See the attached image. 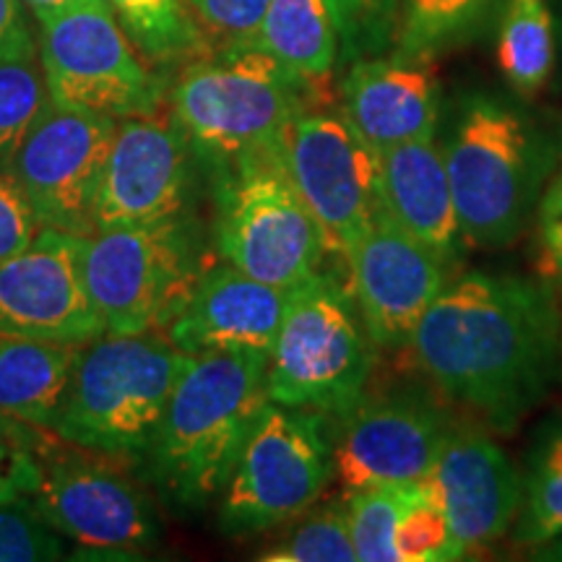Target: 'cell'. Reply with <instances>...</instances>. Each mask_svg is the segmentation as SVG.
Here are the masks:
<instances>
[{
  "label": "cell",
  "instance_id": "28",
  "mask_svg": "<svg viewBox=\"0 0 562 562\" xmlns=\"http://www.w3.org/2000/svg\"><path fill=\"white\" fill-rule=\"evenodd\" d=\"M47 97L40 50L0 53V159H13Z\"/></svg>",
  "mask_w": 562,
  "mask_h": 562
},
{
  "label": "cell",
  "instance_id": "22",
  "mask_svg": "<svg viewBox=\"0 0 562 562\" xmlns=\"http://www.w3.org/2000/svg\"><path fill=\"white\" fill-rule=\"evenodd\" d=\"M81 347L0 331V419L53 430Z\"/></svg>",
  "mask_w": 562,
  "mask_h": 562
},
{
  "label": "cell",
  "instance_id": "41",
  "mask_svg": "<svg viewBox=\"0 0 562 562\" xmlns=\"http://www.w3.org/2000/svg\"><path fill=\"white\" fill-rule=\"evenodd\" d=\"M11 427H16V422H9V419H0V430H11Z\"/></svg>",
  "mask_w": 562,
  "mask_h": 562
},
{
  "label": "cell",
  "instance_id": "31",
  "mask_svg": "<svg viewBox=\"0 0 562 562\" xmlns=\"http://www.w3.org/2000/svg\"><path fill=\"white\" fill-rule=\"evenodd\" d=\"M398 562H448L459 560L446 513L435 501L430 484L419 482L396 529Z\"/></svg>",
  "mask_w": 562,
  "mask_h": 562
},
{
  "label": "cell",
  "instance_id": "11",
  "mask_svg": "<svg viewBox=\"0 0 562 562\" xmlns=\"http://www.w3.org/2000/svg\"><path fill=\"white\" fill-rule=\"evenodd\" d=\"M37 456L40 484L32 503L68 542L97 558H133L159 542L157 505L125 461L66 440L40 442Z\"/></svg>",
  "mask_w": 562,
  "mask_h": 562
},
{
  "label": "cell",
  "instance_id": "25",
  "mask_svg": "<svg viewBox=\"0 0 562 562\" xmlns=\"http://www.w3.org/2000/svg\"><path fill=\"white\" fill-rule=\"evenodd\" d=\"M554 63L552 13L547 0H508L503 16L497 66L518 94L531 97L544 87Z\"/></svg>",
  "mask_w": 562,
  "mask_h": 562
},
{
  "label": "cell",
  "instance_id": "23",
  "mask_svg": "<svg viewBox=\"0 0 562 562\" xmlns=\"http://www.w3.org/2000/svg\"><path fill=\"white\" fill-rule=\"evenodd\" d=\"M258 45L302 81H323L339 50L326 0H271Z\"/></svg>",
  "mask_w": 562,
  "mask_h": 562
},
{
  "label": "cell",
  "instance_id": "33",
  "mask_svg": "<svg viewBox=\"0 0 562 562\" xmlns=\"http://www.w3.org/2000/svg\"><path fill=\"white\" fill-rule=\"evenodd\" d=\"M336 42L347 58L381 47L393 34L402 0H326Z\"/></svg>",
  "mask_w": 562,
  "mask_h": 562
},
{
  "label": "cell",
  "instance_id": "34",
  "mask_svg": "<svg viewBox=\"0 0 562 562\" xmlns=\"http://www.w3.org/2000/svg\"><path fill=\"white\" fill-rule=\"evenodd\" d=\"M271 0H188L206 40L227 47L258 45Z\"/></svg>",
  "mask_w": 562,
  "mask_h": 562
},
{
  "label": "cell",
  "instance_id": "26",
  "mask_svg": "<svg viewBox=\"0 0 562 562\" xmlns=\"http://www.w3.org/2000/svg\"><path fill=\"white\" fill-rule=\"evenodd\" d=\"M419 484V482H417ZM417 484L347 492V524L357 562H398L396 529Z\"/></svg>",
  "mask_w": 562,
  "mask_h": 562
},
{
  "label": "cell",
  "instance_id": "27",
  "mask_svg": "<svg viewBox=\"0 0 562 562\" xmlns=\"http://www.w3.org/2000/svg\"><path fill=\"white\" fill-rule=\"evenodd\" d=\"M518 542L552 544L562 539V425L539 442L524 482Z\"/></svg>",
  "mask_w": 562,
  "mask_h": 562
},
{
  "label": "cell",
  "instance_id": "2",
  "mask_svg": "<svg viewBox=\"0 0 562 562\" xmlns=\"http://www.w3.org/2000/svg\"><path fill=\"white\" fill-rule=\"evenodd\" d=\"M266 372V351L201 355L182 372L138 463L172 510L193 513L220 501L252 422L269 404Z\"/></svg>",
  "mask_w": 562,
  "mask_h": 562
},
{
  "label": "cell",
  "instance_id": "36",
  "mask_svg": "<svg viewBox=\"0 0 562 562\" xmlns=\"http://www.w3.org/2000/svg\"><path fill=\"white\" fill-rule=\"evenodd\" d=\"M34 427L16 425L0 430V505L32 497L40 484V456Z\"/></svg>",
  "mask_w": 562,
  "mask_h": 562
},
{
  "label": "cell",
  "instance_id": "24",
  "mask_svg": "<svg viewBox=\"0 0 562 562\" xmlns=\"http://www.w3.org/2000/svg\"><path fill=\"white\" fill-rule=\"evenodd\" d=\"M133 47L154 68L186 66L206 53L209 40L188 0H104Z\"/></svg>",
  "mask_w": 562,
  "mask_h": 562
},
{
  "label": "cell",
  "instance_id": "5",
  "mask_svg": "<svg viewBox=\"0 0 562 562\" xmlns=\"http://www.w3.org/2000/svg\"><path fill=\"white\" fill-rule=\"evenodd\" d=\"M461 237L501 248L524 229L550 154L531 125L505 104L476 97L442 149Z\"/></svg>",
  "mask_w": 562,
  "mask_h": 562
},
{
  "label": "cell",
  "instance_id": "6",
  "mask_svg": "<svg viewBox=\"0 0 562 562\" xmlns=\"http://www.w3.org/2000/svg\"><path fill=\"white\" fill-rule=\"evenodd\" d=\"M370 370L368 328L339 281L318 273L292 290L269 355V402L339 419L362 402Z\"/></svg>",
  "mask_w": 562,
  "mask_h": 562
},
{
  "label": "cell",
  "instance_id": "40",
  "mask_svg": "<svg viewBox=\"0 0 562 562\" xmlns=\"http://www.w3.org/2000/svg\"><path fill=\"white\" fill-rule=\"evenodd\" d=\"M544 558L547 560H562V539H558V542H554V547L544 554Z\"/></svg>",
  "mask_w": 562,
  "mask_h": 562
},
{
  "label": "cell",
  "instance_id": "38",
  "mask_svg": "<svg viewBox=\"0 0 562 562\" xmlns=\"http://www.w3.org/2000/svg\"><path fill=\"white\" fill-rule=\"evenodd\" d=\"M24 9V0H0V53L40 50Z\"/></svg>",
  "mask_w": 562,
  "mask_h": 562
},
{
  "label": "cell",
  "instance_id": "32",
  "mask_svg": "<svg viewBox=\"0 0 562 562\" xmlns=\"http://www.w3.org/2000/svg\"><path fill=\"white\" fill-rule=\"evenodd\" d=\"M66 552L68 539L40 516L32 497L0 505V562H53Z\"/></svg>",
  "mask_w": 562,
  "mask_h": 562
},
{
  "label": "cell",
  "instance_id": "7",
  "mask_svg": "<svg viewBox=\"0 0 562 562\" xmlns=\"http://www.w3.org/2000/svg\"><path fill=\"white\" fill-rule=\"evenodd\" d=\"M214 186V240L224 263L286 292L318 277L326 237L292 186L281 149L240 161Z\"/></svg>",
  "mask_w": 562,
  "mask_h": 562
},
{
  "label": "cell",
  "instance_id": "14",
  "mask_svg": "<svg viewBox=\"0 0 562 562\" xmlns=\"http://www.w3.org/2000/svg\"><path fill=\"white\" fill-rule=\"evenodd\" d=\"M195 167L199 161L172 121L159 115L121 121L97 195L94 232L186 216Z\"/></svg>",
  "mask_w": 562,
  "mask_h": 562
},
{
  "label": "cell",
  "instance_id": "29",
  "mask_svg": "<svg viewBox=\"0 0 562 562\" xmlns=\"http://www.w3.org/2000/svg\"><path fill=\"white\" fill-rule=\"evenodd\" d=\"M495 0H402L396 45L402 55H430L459 40Z\"/></svg>",
  "mask_w": 562,
  "mask_h": 562
},
{
  "label": "cell",
  "instance_id": "37",
  "mask_svg": "<svg viewBox=\"0 0 562 562\" xmlns=\"http://www.w3.org/2000/svg\"><path fill=\"white\" fill-rule=\"evenodd\" d=\"M539 245L544 273L562 286V170L539 203Z\"/></svg>",
  "mask_w": 562,
  "mask_h": 562
},
{
  "label": "cell",
  "instance_id": "20",
  "mask_svg": "<svg viewBox=\"0 0 562 562\" xmlns=\"http://www.w3.org/2000/svg\"><path fill=\"white\" fill-rule=\"evenodd\" d=\"M344 117L372 151L435 136L438 83L425 55L360 58L341 87Z\"/></svg>",
  "mask_w": 562,
  "mask_h": 562
},
{
  "label": "cell",
  "instance_id": "18",
  "mask_svg": "<svg viewBox=\"0 0 562 562\" xmlns=\"http://www.w3.org/2000/svg\"><path fill=\"white\" fill-rule=\"evenodd\" d=\"M427 484L446 513L459 560L497 542L521 510V476L482 432H448Z\"/></svg>",
  "mask_w": 562,
  "mask_h": 562
},
{
  "label": "cell",
  "instance_id": "30",
  "mask_svg": "<svg viewBox=\"0 0 562 562\" xmlns=\"http://www.w3.org/2000/svg\"><path fill=\"white\" fill-rule=\"evenodd\" d=\"M263 562H357L355 544L347 524V510L344 505H334L305 521L271 544L263 554Z\"/></svg>",
  "mask_w": 562,
  "mask_h": 562
},
{
  "label": "cell",
  "instance_id": "39",
  "mask_svg": "<svg viewBox=\"0 0 562 562\" xmlns=\"http://www.w3.org/2000/svg\"><path fill=\"white\" fill-rule=\"evenodd\" d=\"M83 0H24V5L34 13V19L42 21L47 16H55V13L70 9V5H79Z\"/></svg>",
  "mask_w": 562,
  "mask_h": 562
},
{
  "label": "cell",
  "instance_id": "12",
  "mask_svg": "<svg viewBox=\"0 0 562 562\" xmlns=\"http://www.w3.org/2000/svg\"><path fill=\"white\" fill-rule=\"evenodd\" d=\"M281 159L328 252L349 258L381 214V154L357 136L344 115L302 110L286 131Z\"/></svg>",
  "mask_w": 562,
  "mask_h": 562
},
{
  "label": "cell",
  "instance_id": "4",
  "mask_svg": "<svg viewBox=\"0 0 562 562\" xmlns=\"http://www.w3.org/2000/svg\"><path fill=\"white\" fill-rule=\"evenodd\" d=\"M191 360L165 331L87 341L53 425L55 438L138 467Z\"/></svg>",
  "mask_w": 562,
  "mask_h": 562
},
{
  "label": "cell",
  "instance_id": "19",
  "mask_svg": "<svg viewBox=\"0 0 562 562\" xmlns=\"http://www.w3.org/2000/svg\"><path fill=\"white\" fill-rule=\"evenodd\" d=\"M290 292L222 263L201 273L182 311L167 326V339L191 357L216 351L271 355Z\"/></svg>",
  "mask_w": 562,
  "mask_h": 562
},
{
  "label": "cell",
  "instance_id": "21",
  "mask_svg": "<svg viewBox=\"0 0 562 562\" xmlns=\"http://www.w3.org/2000/svg\"><path fill=\"white\" fill-rule=\"evenodd\" d=\"M381 214L409 232L414 240L451 263L461 227L456 216L446 157L435 138L409 140L381 154Z\"/></svg>",
  "mask_w": 562,
  "mask_h": 562
},
{
  "label": "cell",
  "instance_id": "8",
  "mask_svg": "<svg viewBox=\"0 0 562 562\" xmlns=\"http://www.w3.org/2000/svg\"><path fill=\"white\" fill-rule=\"evenodd\" d=\"M331 476L334 419L269 402L224 484L216 526L235 539L277 529L311 508Z\"/></svg>",
  "mask_w": 562,
  "mask_h": 562
},
{
  "label": "cell",
  "instance_id": "13",
  "mask_svg": "<svg viewBox=\"0 0 562 562\" xmlns=\"http://www.w3.org/2000/svg\"><path fill=\"white\" fill-rule=\"evenodd\" d=\"M117 123L47 97L11 159L42 227L94 235L97 195Z\"/></svg>",
  "mask_w": 562,
  "mask_h": 562
},
{
  "label": "cell",
  "instance_id": "35",
  "mask_svg": "<svg viewBox=\"0 0 562 562\" xmlns=\"http://www.w3.org/2000/svg\"><path fill=\"white\" fill-rule=\"evenodd\" d=\"M42 224L11 159H0V261L30 248Z\"/></svg>",
  "mask_w": 562,
  "mask_h": 562
},
{
  "label": "cell",
  "instance_id": "1",
  "mask_svg": "<svg viewBox=\"0 0 562 562\" xmlns=\"http://www.w3.org/2000/svg\"><path fill=\"white\" fill-rule=\"evenodd\" d=\"M560 341V313L544 284L484 271L442 286L409 336L432 383L497 425L542 402Z\"/></svg>",
  "mask_w": 562,
  "mask_h": 562
},
{
  "label": "cell",
  "instance_id": "10",
  "mask_svg": "<svg viewBox=\"0 0 562 562\" xmlns=\"http://www.w3.org/2000/svg\"><path fill=\"white\" fill-rule=\"evenodd\" d=\"M37 24L50 100L115 121L159 115L167 81L140 58L104 0H83Z\"/></svg>",
  "mask_w": 562,
  "mask_h": 562
},
{
  "label": "cell",
  "instance_id": "9",
  "mask_svg": "<svg viewBox=\"0 0 562 562\" xmlns=\"http://www.w3.org/2000/svg\"><path fill=\"white\" fill-rule=\"evenodd\" d=\"M203 271L188 216L94 232L83 243L87 290L112 336L167 331Z\"/></svg>",
  "mask_w": 562,
  "mask_h": 562
},
{
  "label": "cell",
  "instance_id": "16",
  "mask_svg": "<svg viewBox=\"0 0 562 562\" xmlns=\"http://www.w3.org/2000/svg\"><path fill=\"white\" fill-rule=\"evenodd\" d=\"M448 432L442 414L417 398L362 396L334 427V474L347 492L425 482Z\"/></svg>",
  "mask_w": 562,
  "mask_h": 562
},
{
  "label": "cell",
  "instance_id": "17",
  "mask_svg": "<svg viewBox=\"0 0 562 562\" xmlns=\"http://www.w3.org/2000/svg\"><path fill=\"white\" fill-rule=\"evenodd\" d=\"M347 261L370 341L409 344L422 315L446 286V263L385 214H378Z\"/></svg>",
  "mask_w": 562,
  "mask_h": 562
},
{
  "label": "cell",
  "instance_id": "3",
  "mask_svg": "<svg viewBox=\"0 0 562 562\" xmlns=\"http://www.w3.org/2000/svg\"><path fill=\"white\" fill-rule=\"evenodd\" d=\"M311 87L261 45L227 47L182 66L170 89V121L199 167L216 178L245 159L279 151Z\"/></svg>",
  "mask_w": 562,
  "mask_h": 562
},
{
  "label": "cell",
  "instance_id": "15",
  "mask_svg": "<svg viewBox=\"0 0 562 562\" xmlns=\"http://www.w3.org/2000/svg\"><path fill=\"white\" fill-rule=\"evenodd\" d=\"M83 243L42 227L30 248L0 261V331L68 344L104 334L83 277Z\"/></svg>",
  "mask_w": 562,
  "mask_h": 562
}]
</instances>
